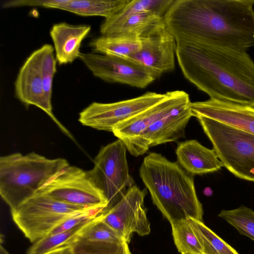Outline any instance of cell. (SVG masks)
I'll return each instance as SVG.
<instances>
[{"instance_id": "cell-1", "label": "cell", "mask_w": 254, "mask_h": 254, "mask_svg": "<svg viewBox=\"0 0 254 254\" xmlns=\"http://www.w3.org/2000/svg\"><path fill=\"white\" fill-rule=\"evenodd\" d=\"M254 0H174L164 16L177 44L254 47Z\"/></svg>"}, {"instance_id": "cell-2", "label": "cell", "mask_w": 254, "mask_h": 254, "mask_svg": "<svg viewBox=\"0 0 254 254\" xmlns=\"http://www.w3.org/2000/svg\"><path fill=\"white\" fill-rule=\"evenodd\" d=\"M176 58L184 77L210 98L254 106V62L247 51L179 44Z\"/></svg>"}, {"instance_id": "cell-3", "label": "cell", "mask_w": 254, "mask_h": 254, "mask_svg": "<svg viewBox=\"0 0 254 254\" xmlns=\"http://www.w3.org/2000/svg\"><path fill=\"white\" fill-rule=\"evenodd\" d=\"M139 174L153 203L171 225L192 218L202 221L203 210L196 194L194 175L161 154L146 155Z\"/></svg>"}, {"instance_id": "cell-4", "label": "cell", "mask_w": 254, "mask_h": 254, "mask_svg": "<svg viewBox=\"0 0 254 254\" xmlns=\"http://www.w3.org/2000/svg\"><path fill=\"white\" fill-rule=\"evenodd\" d=\"M69 166L64 158L49 159L35 152L0 158V194L10 211L34 195Z\"/></svg>"}, {"instance_id": "cell-5", "label": "cell", "mask_w": 254, "mask_h": 254, "mask_svg": "<svg viewBox=\"0 0 254 254\" xmlns=\"http://www.w3.org/2000/svg\"><path fill=\"white\" fill-rule=\"evenodd\" d=\"M195 117L223 166L236 177L254 182V135L205 117Z\"/></svg>"}, {"instance_id": "cell-6", "label": "cell", "mask_w": 254, "mask_h": 254, "mask_svg": "<svg viewBox=\"0 0 254 254\" xmlns=\"http://www.w3.org/2000/svg\"><path fill=\"white\" fill-rule=\"evenodd\" d=\"M89 209L93 208L66 203L46 193L37 192L10 211L17 227L34 243L69 217Z\"/></svg>"}, {"instance_id": "cell-7", "label": "cell", "mask_w": 254, "mask_h": 254, "mask_svg": "<svg viewBox=\"0 0 254 254\" xmlns=\"http://www.w3.org/2000/svg\"><path fill=\"white\" fill-rule=\"evenodd\" d=\"M127 151L125 145L118 139L103 146L94 159L93 168L87 171L107 200L104 213L135 185L129 171Z\"/></svg>"}, {"instance_id": "cell-8", "label": "cell", "mask_w": 254, "mask_h": 254, "mask_svg": "<svg viewBox=\"0 0 254 254\" xmlns=\"http://www.w3.org/2000/svg\"><path fill=\"white\" fill-rule=\"evenodd\" d=\"M37 192L46 193L66 203L88 208H106L107 205L106 199L87 171L74 166L65 168Z\"/></svg>"}, {"instance_id": "cell-9", "label": "cell", "mask_w": 254, "mask_h": 254, "mask_svg": "<svg viewBox=\"0 0 254 254\" xmlns=\"http://www.w3.org/2000/svg\"><path fill=\"white\" fill-rule=\"evenodd\" d=\"M167 96L154 92L129 99L113 103L93 102L79 115L78 121L83 126L112 132L119 124L158 103Z\"/></svg>"}, {"instance_id": "cell-10", "label": "cell", "mask_w": 254, "mask_h": 254, "mask_svg": "<svg viewBox=\"0 0 254 254\" xmlns=\"http://www.w3.org/2000/svg\"><path fill=\"white\" fill-rule=\"evenodd\" d=\"M189 95L184 91L167 92L163 100L138 114L118 124L112 132L125 145L132 156L143 155L141 146L143 133L156 120L176 107L190 102Z\"/></svg>"}, {"instance_id": "cell-11", "label": "cell", "mask_w": 254, "mask_h": 254, "mask_svg": "<svg viewBox=\"0 0 254 254\" xmlns=\"http://www.w3.org/2000/svg\"><path fill=\"white\" fill-rule=\"evenodd\" d=\"M146 193V188L141 190L135 185L117 204L103 214L102 220L128 243L133 233L141 236L150 233L144 206Z\"/></svg>"}, {"instance_id": "cell-12", "label": "cell", "mask_w": 254, "mask_h": 254, "mask_svg": "<svg viewBox=\"0 0 254 254\" xmlns=\"http://www.w3.org/2000/svg\"><path fill=\"white\" fill-rule=\"evenodd\" d=\"M80 60L103 80L144 88L156 79L146 69L125 58L97 53H81Z\"/></svg>"}, {"instance_id": "cell-13", "label": "cell", "mask_w": 254, "mask_h": 254, "mask_svg": "<svg viewBox=\"0 0 254 254\" xmlns=\"http://www.w3.org/2000/svg\"><path fill=\"white\" fill-rule=\"evenodd\" d=\"M140 39V50L125 59L141 66L156 79L175 69L177 43L166 26Z\"/></svg>"}, {"instance_id": "cell-14", "label": "cell", "mask_w": 254, "mask_h": 254, "mask_svg": "<svg viewBox=\"0 0 254 254\" xmlns=\"http://www.w3.org/2000/svg\"><path fill=\"white\" fill-rule=\"evenodd\" d=\"M40 56L38 49L29 55L21 66L14 83L15 95L25 105H33L43 110L64 133L71 137L69 132L54 116L52 104L45 95Z\"/></svg>"}, {"instance_id": "cell-15", "label": "cell", "mask_w": 254, "mask_h": 254, "mask_svg": "<svg viewBox=\"0 0 254 254\" xmlns=\"http://www.w3.org/2000/svg\"><path fill=\"white\" fill-rule=\"evenodd\" d=\"M192 116H201L254 135V106L210 98L191 102Z\"/></svg>"}, {"instance_id": "cell-16", "label": "cell", "mask_w": 254, "mask_h": 254, "mask_svg": "<svg viewBox=\"0 0 254 254\" xmlns=\"http://www.w3.org/2000/svg\"><path fill=\"white\" fill-rule=\"evenodd\" d=\"M130 0H14L4 2V8L25 6L60 9L83 16L108 18L124 7Z\"/></svg>"}, {"instance_id": "cell-17", "label": "cell", "mask_w": 254, "mask_h": 254, "mask_svg": "<svg viewBox=\"0 0 254 254\" xmlns=\"http://www.w3.org/2000/svg\"><path fill=\"white\" fill-rule=\"evenodd\" d=\"M189 103L181 105L156 120L142 134L144 154L152 146L176 141L185 137V129L191 117Z\"/></svg>"}, {"instance_id": "cell-18", "label": "cell", "mask_w": 254, "mask_h": 254, "mask_svg": "<svg viewBox=\"0 0 254 254\" xmlns=\"http://www.w3.org/2000/svg\"><path fill=\"white\" fill-rule=\"evenodd\" d=\"M177 162L187 172L194 175L217 171L223 167L215 151L194 139L178 143Z\"/></svg>"}, {"instance_id": "cell-19", "label": "cell", "mask_w": 254, "mask_h": 254, "mask_svg": "<svg viewBox=\"0 0 254 254\" xmlns=\"http://www.w3.org/2000/svg\"><path fill=\"white\" fill-rule=\"evenodd\" d=\"M90 30L88 25H73L65 22L52 26L50 35L54 43L56 59L60 64H70L79 58L82 41Z\"/></svg>"}, {"instance_id": "cell-20", "label": "cell", "mask_w": 254, "mask_h": 254, "mask_svg": "<svg viewBox=\"0 0 254 254\" xmlns=\"http://www.w3.org/2000/svg\"><path fill=\"white\" fill-rule=\"evenodd\" d=\"M165 26L163 16L143 13L130 15L113 24L102 23L100 32L102 36L125 35L140 39Z\"/></svg>"}, {"instance_id": "cell-21", "label": "cell", "mask_w": 254, "mask_h": 254, "mask_svg": "<svg viewBox=\"0 0 254 254\" xmlns=\"http://www.w3.org/2000/svg\"><path fill=\"white\" fill-rule=\"evenodd\" d=\"M89 46L95 53L126 58L139 51L142 43L141 39L136 37L114 35L92 39Z\"/></svg>"}, {"instance_id": "cell-22", "label": "cell", "mask_w": 254, "mask_h": 254, "mask_svg": "<svg viewBox=\"0 0 254 254\" xmlns=\"http://www.w3.org/2000/svg\"><path fill=\"white\" fill-rule=\"evenodd\" d=\"M174 0H130L122 9L105 18L102 23L110 24L133 14L151 13L164 16Z\"/></svg>"}, {"instance_id": "cell-23", "label": "cell", "mask_w": 254, "mask_h": 254, "mask_svg": "<svg viewBox=\"0 0 254 254\" xmlns=\"http://www.w3.org/2000/svg\"><path fill=\"white\" fill-rule=\"evenodd\" d=\"M204 254H239L202 221L189 218Z\"/></svg>"}, {"instance_id": "cell-24", "label": "cell", "mask_w": 254, "mask_h": 254, "mask_svg": "<svg viewBox=\"0 0 254 254\" xmlns=\"http://www.w3.org/2000/svg\"><path fill=\"white\" fill-rule=\"evenodd\" d=\"M172 236L178 251L181 254H201L203 250L189 219L171 224Z\"/></svg>"}, {"instance_id": "cell-25", "label": "cell", "mask_w": 254, "mask_h": 254, "mask_svg": "<svg viewBox=\"0 0 254 254\" xmlns=\"http://www.w3.org/2000/svg\"><path fill=\"white\" fill-rule=\"evenodd\" d=\"M70 245L74 254H131L126 241H93L78 236Z\"/></svg>"}, {"instance_id": "cell-26", "label": "cell", "mask_w": 254, "mask_h": 254, "mask_svg": "<svg viewBox=\"0 0 254 254\" xmlns=\"http://www.w3.org/2000/svg\"><path fill=\"white\" fill-rule=\"evenodd\" d=\"M89 222L66 231L47 235L33 243L26 254H44L60 247L70 245L78 237L83 228Z\"/></svg>"}, {"instance_id": "cell-27", "label": "cell", "mask_w": 254, "mask_h": 254, "mask_svg": "<svg viewBox=\"0 0 254 254\" xmlns=\"http://www.w3.org/2000/svg\"><path fill=\"white\" fill-rule=\"evenodd\" d=\"M218 216L254 241V211L252 209L242 205L234 209L222 210Z\"/></svg>"}, {"instance_id": "cell-28", "label": "cell", "mask_w": 254, "mask_h": 254, "mask_svg": "<svg viewBox=\"0 0 254 254\" xmlns=\"http://www.w3.org/2000/svg\"><path fill=\"white\" fill-rule=\"evenodd\" d=\"M103 214L88 223L81 231L79 237L93 241H126L118 232L102 220Z\"/></svg>"}, {"instance_id": "cell-29", "label": "cell", "mask_w": 254, "mask_h": 254, "mask_svg": "<svg viewBox=\"0 0 254 254\" xmlns=\"http://www.w3.org/2000/svg\"><path fill=\"white\" fill-rule=\"evenodd\" d=\"M39 49L44 92L47 101L52 104L53 81L57 70V61L54 56V49L51 45L46 44Z\"/></svg>"}, {"instance_id": "cell-30", "label": "cell", "mask_w": 254, "mask_h": 254, "mask_svg": "<svg viewBox=\"0 0 254 254\" xmlns=\"http://www.w3.org/2000/svg\"><path fill=\"white\" fill-rule=\"evenodd\" d=\"M44 254H74L71 245L60 247Z\"/></svg>"}, {"instance_id": "cell-31", "label": "cell", "mask_w": 254, "mask_h": 254, "mask_svg": "<svg viewBox=\"0 0 254 254\" xmlns=\"http://www.w3.org/2000/svg\"><path fill=\"white\" fill-rule=\"evenodd\" d=\"M204 254L203 253V254Z\"/></svg>"}]
</instances>
